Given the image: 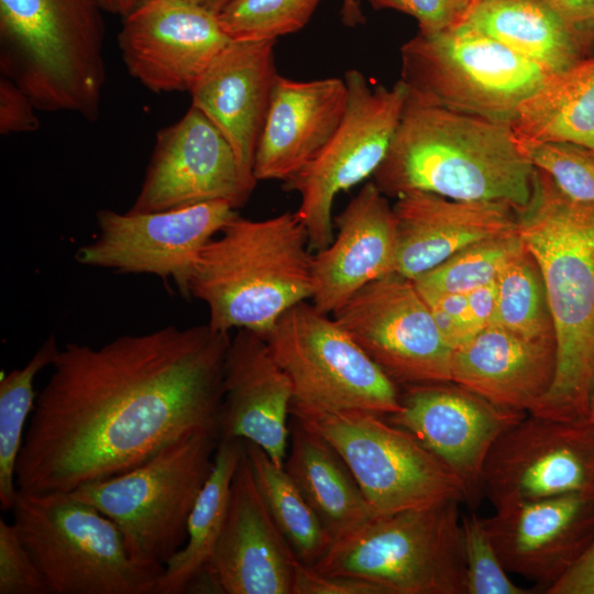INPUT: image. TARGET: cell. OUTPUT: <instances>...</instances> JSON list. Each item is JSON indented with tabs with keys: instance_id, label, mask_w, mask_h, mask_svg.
I'll list each match as a JSON object with an SVG mask.
<instances>
[{
	"instance_id": "d4e9b609",
	"label": "cell",
	"mask_w": 594,
	"mask_h": 594,
	"mask_svg": "<svg viewBox=\"0 0 594 594\" xmlns=\"http://www.w3.org/2000/svg\"><path fill=\"white\" fill-rule=\"evenodd\" d=\"M393 208V273L410 280L473 243L517 232L516 209L501 201H462L417 191L398 197Z\"/></svg>"
},
{
	"instance_id": "5b68a950",
	"label": "cell",
	"mask_w": 594,
	"mask_h": 594,
	"mask_svg": "<svg viewBox=\"0 0 594 594\" xmlns=\"http://www.w3.org/2000/svg\"><path fill=\"white\" fill-rule=\"evenodd\" d=\"M97 0H0V70L46 112L99 117L105 24Z\"/></svg>"
},
{
	"instance_id": "277c9868",
	"label": "cell",
	"mask_w": 594,
	"mask_h": 594,
	"mask_svg": "<svg viewBox=\"0 0 594 594\" xmlns=\"http://www.w3.org/2000/svg\"><path fill=\"white\" fill-rule=\"evenodd\" d=\"M312 255L297 212L252 220L237 215L200 251L189 297L220 332L266 336L290 308L311 298Z\"/></svg>"
},
{
	"instance_id": "7a4b0ae2",
	"label": "cell",
	"mask_w": 594,
	"mask_h": 594,
	"mask_svg": "<svg viewBox=\"0 0 594 594\" xmlns=\"http://www.w3.org/2000/svg\"><path fill=\"white\" fill-rule=\"evenodd\" d=\"M517 232L543 278L556 340L552 384L529 413L587 419L594 385V205L565 196L536 168Z\"/></svg>"
},
{
	"instance_id": "e0dca14e",
	"label": "cell",
	"mask_w": 594,
	"mask_h": 594,
	"mask_svg": "<svg viewBox=\"0 0 594 594\" xmlns=\"http://www.w3.org/2000/svg\"><path fill=\"white\" fill-rule=\"evenodd\" d=\"M402 388V409L385 417L457 475L465 503L475 508L483 498L481 475L493 444L527 414L498 407L453 382Z\"/></svg>"
},
{
	"instance_id": "f35d334b",
	"label": "cell",
	"mask_w": 594,
	"mask_h": 594,
	"mask_svg": "<svg viewBox=\"0 0 594 594\" xmlns=\"http://www.w3.org/2000/svg\"><path fill=\"white\" fill-rule=\"evenodd\" d=\"M375 10H395L418 22L421 33H436L462 21L459 0H367Z\"/></svg>"
},
{
	"instance_id": "7402d4cb",
	"label": "cell",
	"mask_w": 594,
	"mask_h": 594,
	"mask_svg": "<svg viewBox=\"0 0 594 594\" xmlns=\"http://www.w3.org/2000/svg\"><path fill=\"white\" fill-rule=\"evenodd\" d=\"M334 227L331 243L312 255L311 304L328 315L393 273L397 249L394 208L373 180L334 218Z\"/></svg>"
},
{
	"instance_id": "2e32d148",
	"label": "cell",
	"mask_w": 594,
	"mask_h": 594,
	"mask_svg": "<svg viewBox=\"0 0 594 594\" xmlns=\"http://www.w3.org/2000/svg\"><path fill=\"white\" fill-rule=\"evenodd\" d=\"M257 180L241 168L218 128L191 106L174 124L161 129L132 212L169 210L208 201L235 209Z\"/></svg>"
},
{
	"instance_id": "7dc6e473",
	"label": "cell",
	"mask_w": 594,
	"mask_h": 594,
	"mask_svg": "<svg viewBox=\"0 0 594 594\" xmlns=\"http://www.w3.org/2000/svg\"><path fill=\"white\" fill-rule=\"evenodd\" d=\"M189 1L218 15L224 8H227L230 3H232L235 0H189Z\"/></svg>"
},
{
	"instance_id": "e575fe53",
	"label": "cell",
	"mask_w": 594,
	"mask_h": 594,
	"mask_svg": "<svg viewBox=\"0 0 594 594\" xmlns=\"http://www.w3.org/2000/svg\"><path fill=\"white\" fill-rule=\"evenodd\" d=\"M320 0H235L218 19L232 41H276L301 30Z\"/></svg>"
},
{
	"instance_id": "3957f363",
	"label": "cell",
	"mask_w": 594,
	"mask_h": 594,
	"mask_svg": "<svg viewBox=\"0 0 594 594\" xmlns=\"http://www.w3.org/2000/svg\"><path fill=\"white\" fill-rule=\"evenodd\" d=\"M536 167L509 124L408 96L388 153L373 175L387 197L431 193L453 200H530Z\"/></svg>"
},
{
	"instance_id": "ba28073f",
	"label": "cell",
	"mask_w": 594,
	"mask_h": 594,
	"mask_svg": "<svg viewBox=\"0 0 594 594\" xmlns=\"http://www.w3.org/2000/svg\"><path fill=\"white\" fill-rule=\"evenodd\" d=\"M218 442L209 432L189 435L130 471L69 493L118 525L135 562L163 572L186 543L188 518Z\"/></svg>"
},
{
	"instance_id": "f1b7e54d",
	"label": "cell",
	"mask_w": 594,
	"mask_h": 594,
	"mask_svg": "<svg viewBox=\"0 0 594 594\" xmlns=\"http://www.w3.org/2000/svg\"><path fill=\"white\" fill-rule=\"evenodd\" d=\"M519 142H564L594 153V53L551 74L510 123Z\"/></svg>"
},
{
	"instance_id": "9c48e42d",
	"label": "cell",
	"mask_w": 594,
	"mask_h": 594,
	"mask_svg": "<svg viewBox=\"0 0 594 594\" xmlns=\"http://www.w3.org/2000/svg\"><path fill=\"white\" fill-rule=\"evenodd\" d=\"M400 63L408 96L509 125L551 75L464 21L418 32L400 47Z\"/></svg>"
},
{
	"instance_id": "ab89813d",
	"label": "cell",
	"mask_w": 594,
	"mask_h": 594,
	"mask_svg": "<svg viewBox=\"0 0 594 594\" xmlns=\"http://www.w3.org/2000/svg\"><path fill=\"white\" fill-rule=\"evenodd\" d=\"M292 594H387V592L378 584L363 579L321 574L298 560Z\"/></svg>"
},
{
	"instance_id": "60d3db41",
	"label": "cell",
	"mask_w": 594,
	"mask_h": 594,
	"mask_svg": "<svg viewBox=\"0 0 594 594\" xmlns=\"http://www.w3.org/2000/svg\"><path fill=\"white\" fill-rule=\"evenodd\" d=\"M37 109L30 97L11 79L0 76V133L34 132L40 128Z\"/></svg>"
},
{
	"instance_id": "83f0119b",
	"label": "cell",
	"mask_w": 594,
	"mask_h": 594,
	"mask_svg": "<svg viewBox=\"0 0 594 594\" xmlns=\"http://www.w3.org/2000/svg\"><path fill=\"white\" fill-rule=\"evenodd\" d=\"M462 21L549 74L591 55L544 0H476Z\"/></svg>"
},
{
	"instance_id": "30bf717a",
	"label": "cell",
	"mask_w": 594,
	"mask_h": 594,
	"mask_svg": "<svg viewBox=\"0 0 594 594\" xmlns=\"http://www.w3.org/2000/svg\"><path fill=\"white\" fill-rule=\"evenodd\" d=\"M290 417L322 436L339 452L375 517L447 499L465 503L457 475L415 436L385 416L292 404Z\"/></svg>"
},
{
	"instance_id": "681fc988",
	"label": "cell",
	"mask_w": 594,
	"mask_h": 594,
	"mask_svg": "<svg viewBox=\"0 0 594 594\" xmlns=\"http://www.w3.org/2000/svg\"><path fill=\"white\" fill-rule=\"evenodd\" d=\"M476 0H459L460 2V6H461V9H462V12H463V18H464V14L465 12L468 11V9L470 8V6ZM462 18V20H463Z\"/></svg>"
},
{
	"instance_id": "d590c367",
	"label": "cell",
	"mask_w": 594,
	"mask_h": 594,
	"mask_svg": "<svg viewBox=\"0 0 594 594\" xmlns=\"http://www.w3.org/2000/svg\"><path fill=\"white\" fill-rule=\"evenodd\" d=\"M519 142V141H518ZM534 166L569 198L594 205V153L564 142H519Z\"/></svg>"
},
{
	"instance_id": "ffe728a7",
	"label": "cell",
	"mask_w": 594,
	"mask_h": 594,
	"mask_svg": "<svg viewBox=\"0 0 594 594\" xmlns=\"http://www.w3.org/2000/svg\"><path fill=\"white\" fill-rule=\"evenodd\" d=\"M297 561L257 490L243 450L207 569L221 594H292Z\"/></svg>"
},
{
	"instance_id": "603a6c76",
	"label": "cell",
	"mask_w": 594,
	"mask_h": 594,
	"mask_svg": "<svg viewBox=\"0 0 594 594\" xmlns=\"http://www.w3.org/2000/svg\"><path fill=\"white\" fill-rule=\"evenodd\" d=\"M348 103L344 79L294 80L277 75L257 142L256 180H289L337 131Z\"/></svg>"
},
{
	"instance_id": "cb8c5ba5",
	"label": "cell",
	"mask_w": 594,
	"mask_h": 594,
	"mask_svg": "<svg viewBox=\"0 0 594 594\" xmlns=\"http://www.w3.org/2000/svg\"><path fill=\"white\" fill-rule=\"evenodd\" d=\"M275 43L231 41L189 92L191 106L218 128L233 148L242 170L253 178L255 151L278 75Z\"/></svg>"
},
{
	"instance_id": "8fae6325",
	"label": "cell",
	"mask_w": 594,
	"mask_h": 594,
	"mask_svg": "<svg viewBox=\"0 0 594 594\" xmlns=\"http://www.w3.org/2000/svg\"><path fill=\"white\" fill-rule=\"evenodd\" d=\"M264 339L292 382V404L382 416L402 409L400 388L331 315L307 300L286 311Z\"/></svg>"
},
{
	"instance_id": "f6af8a7d",
	"label": "cell",
	"mask_w": 594,
	"mask_h": 594,
	"mask_svg": "<svg viewBox=\"0 0 594 594\" xmlns=\"http://www.w3.org/2000/svg\"><path fill=\"white\" fill-rule=\"evenodd\" d=\"M102 11L125 18L146 0H97Z\"/></svg>"
},
{
	"instance_id": "7c38bea8",
	"label": "cell",
	"mask_w": 594,
	"mask_h": 594,
	"mask_svg": "<svg viewBox=\"0 0 594 594\" xmlns=\"http://www.w3.org/2000/svg\"><path fill=\"white\" fill-rule=\"evenodd\" d=\"M343 79L348 103L340 125L315 160L283 184L299 195L296 212L315 252L333 240L336 197L373 177L385 160L407 98L400 79L387 88L370 82L358 69L348 70Z\"/></svg>"
},
{
	"instance_id": "c3c4849f",
	"label": "cell",
	"mask_w": 594,
	"mask_h": 594,
	"mask_svg": "<svg viewBox=\"0 0 594 594\" xmlns=\"http://www.w3.org/2000/svg\"><path fill=\"white\" fill-rule=\"evenodd\" d=\"M587 419L594 425V385L591 394Z\"/></svg>"
},
{
	"instance_id": "4316f807",
	"label": "cell",
	"mask_w": 594,
	"mask_h": 594,
	"mask_svg": "<svg viewBox=\"0 0 594 594\" xmlns=\"http://www.w3.org/2000/svg\"><path fill=\"white\" fill-rule=\"evenodd\" d=\"M284 469L333 541L375 518L339 452L294 418Z\"/></svg>"
},
{
	"instance_id": "f546056e",
	"label": "cell",
	"mask_w": 594,
	"mask_h": 594,
	"mask_svg": "<svg viewBox=\"0 0 594 594\" xmlns=\"http://www.w3.org/2000/svg\"><path fill=\"white\" fill-rule=\"evenodd\" d=\"M242 440L219 439L213 468L187 522L184 547L168 560L154 594H185L209 564L224 522L230 488L243 453Z\"/></svg>"
},
{
	"instance_id": "1f68e13d",
	"label": "cell",
	"mask_w": 594,
	"mask_h": 594,
	"mask_svg": "<svg viewBox=\"0 0 594 594\" xmlns=\"http://www.w3.org/2000/svg\"><path fill=\"white\" fill-rule=\"evenodd\" d=\"M58 349L51 334L25 366L15 369L0 381V508L10 512L18 492L15 466L23 444L28 417L33 413L37 395L36 375L52 365Z\"/></svg>"
},
{
	"instance_id": "836d02e7",
	"label": "cell",
	"mask_w": 594,
	"mask_h": 594,
	"mask_svg": "<svg viewBox=\"0 0 594 594\" xmlns=\"http://www.w3.org/2000/svg\"><path fill=\"white\" fill-rule=\"evenodd\" d=\"M518 232L473 243L414 282L425 300L446 294H466L496 280L521 248Z\"/></svg>"
},
{
	"instance_id": "7bdbcfd3",
	"label": "cell",
	"mask_w": 594,
	"mask_h": 594,
	"mask_svg": "<svg viewBox=\"0 0 594 594\" xmlns=\"http://www.w3.org/2000/svg\"><path fill=\"white\" fill-rule=\"evenodd\" d=\"M546 594H594V541L571 570Z\"/></svg>"
},
{
	"instance_id": "44dd1931",
	"label": "cell",
	"mask_w": 594,
	"mask_h": 594,
	"mask_svg": "<svg viewBox=\"0 0 594 594\" xmlns=\"http://www.w3.org/2000/svg\"><path fill=\"white\" fill-rule=\"evenodd\" d=\"M223 387L219 439L251 441L284 468L294 391L264 337L237 330L226 358Z\"/></svg>"
},
{
	"instance_id": "bcb514c9",
	"label": "cell",
	"mask_w": 594,
	"mask_h": 594,
	"mask_svg": "<svg viewBox=\"0 0 594 594\" xmlns=\"http://www.w3.org/2000/svg\"><path fill=\"white\" fill-rule=\"evenodd\" d=\"M341 14L343 22L348 25H356L364 22L360 0H343Z\"/></svg>"
},
{
	"instance_id": "4dcf8cb0",
	"label": "cell",
	"mask_w": 594,
	"mask_h": 594,
	"mask_svg": "<svg viewBox=\"0 0 594 594\" xmlns=\"http://www.w3.org/2000/svg\"><path fill=\"white\" fill-rule=\"evenodd\" d=\"M257 490L296 557L315 565L329 550L332 538L284 468L251 441H242Z\"/></svg>"
},
{
	"instance_id": "ee69618b",
	"label": "cell",
	"mask_w": 594,
	"mask_h": 594,
	"mask_svg": "<svg viewBox=\"0 0 594 594\" xmlns=\"http://www.w3.org/2000/svg\"><path fill=\"white\" fill-rule=\"evenodd\" d=\"M469 310L479 331L490 326L496 308V280L466 293Z\"/></svg>"
},
{
	"instance_id": "b9f144b4",
	"label": "cell",
	"mask_w": 594,
	"mask_h": 594,
	"mask_svg": "<svg viewBox=\"0 0 594 594\" xmlns=\"http://www.w3.org/2000/svg\"><path fill=\"white\" fill-rule=\"evenodd\" d=\"M588 54L594 53V0H544Z\"/></svg>"
},
{
	"instance_id": "6da1fadb",
	"label": "cell",
	"mask_w": 594,
	"mask_h": 594,
	"mask_svg": "<svg viewBox=\"0 0 594 594\" xmlns=\"http://www.w3.org/2000/svg\"><path fill=\"white\" fill-rule=\"evenodd\" d=\"M230 333L208 322L67 343L37 395L15 466L26 492L120 475L196 432L219 437Z\"/></svg>"
},
{
	"instance_id": "d6a6232c",
	"label": "cell",
	"mask_w": 594,
	"mask_h": 594,
	"mask_svg": "<svg viewBox=\"0 0 594 594\" xmlns=\"http://www.w3.org/2000/svg\"><path fill=\"white\" fill-rule=\"evenodd\" d=\"M491 324L528 339L554 340L543 278L525 243L496 278V308Z\"/></svg>"
},
{
	"instance_id": "4fadbf2b",
	"label": "cell",
	"mask_w": 594,
	"mask_h": 594,
	"mask_svg": "<svg viewBox=\"0 0 594 594\" xmlns=\"http://www.w3.org/2000/svg\"><path fill=\"white\" fill-rule=\"evenodd\" d=\"M237 215L226 201L154 212L100 209L98 233L77 250L76 260L86 266L170 279L187 298L200 251Z\"/></svg>"
},
{
	"instance_id": "d6986e66",
	"label": "cell",
	"mask_w": 594,
	"mask_h": 594,
	"mask_svg": "<svg viewBox=\"0 0 594 594\" xmlns=\"http://www.w3.org/2000/svg\"><path fill=\"white\" fill-rule=\"evenodd\" d=\"M509 573L546 593L594 541V492L562 494L495 508L483 518Z\"/></svg>"
},
{
	"instance_id": "8d00e7d4",
	"label": "cell",
	"mask_w": 594,
	"mask_h": 594,
	"mask_svg": "<svg viewBox=\"0 0 594 594\" xmlns=\"http://www.w3.org/2000/svg\"><path fill=\"white\" fill-rule=\"evenodd\" d=\"M466 566V594H530L508 576L483 518L472 510L461 516Z\"/></svg>"
},
{
	"instance_id": "ac0fdd59",
	"label": "cell",
	"mask_w": 594,
	"mask_h": 594,
	"mask_svg": "<svg viewBox=\"0 0 594 594\" xmlns=\"http://www.w3.org/2000/svg\"><path fill=\"white\" fill-rule=\"evenodd\" d=\"M231 41L217 14L189 0H146L118 34L129 74L155 94L190 92Z\"/></svg>"
},
{
	"instance_id": "74e56055",
	"label": "cell",
	"mask_w": 594,
	"mask_h": 594,
	"mask_svg": "<svg viewBox=\"0 0 594 594\" xmlns=\"http://www.w3.org/2000/svg\"><path fill=\"white\" fill-rule=\"evenodd\" d=\"M0 594H50L13 524L0 519Z\"/></svg>"
},
{
	"instance_id": "5bb4252c",
	"label": "cell",
	"mask_w": 594,
	"mask_h": 594,
	"mask_svg": "<svg viewBox=\"0 0 594 594\" xmlns=\"http://www.w3.org/2000/svg\"><path fill=\"white\" fill-rule=\"evenodd\" d=\"M332 317L399 388L452 382L453 349L413 280L380 277Z\"/></svg>"
},
{
	"instance_id": "9a60e30c",
	"label": "cell",
	"mask_w": 594,
	"mask_h": 594,
	"mask_svg": "<svg viewBox=\"0 0 594 594\" xmlns=\"http://www.w3.org/2000/svg\"><path fill=\"white\" fill-rule=\"evenodd\" d=\"M481 488L495 508L594 492V425L527 414L493 444Z\"/></svg>"
},
{
	"instance_id": "8992f818",
	"label": "cell",
	"mask_w": 594,
	"mask_h": 594,
	"mask_svg": "<svg viewBox=\"0 0 594 594\" xmlns=\"http://www.w3.org/2000/svg\"><path fill=\"white\" fill-rule=\"evenodd\" d=\"M10 512L50 594H154L162 572L135 562L118 525L94 506L18 488Z\"/></svg>"
},
{
	"instance_id": "52a82bcc",
	"label": "cell",
	"mask_w": 594,
	"mask_h": 594,
	"mask_svg": "<svg viewBox=\"0 0 594 594\" xmlns=\"http://www.w3.org/2000/svg\"><path fill=\"white\" fill-rule=\"evenodd\" d=\"M461 504L375 517L334 540L312 568L373 582L387 594H466Z\"/></svg>"
},
{
	"instance_id": "484cf974",
	"label": "cell",
	"mask_w": 594,
	"mask_h": 594,
	"mask_svg": "<svg viewBox=\"0 0 594 594\" xmlns=\"http://www.w3.org/2000/svg\"><path fill=\"white\" fill-rule=\"evenodd\" d=\"M556 341L490 324L453 350L451 381L485 400L529 414L549 391Z\"/></svg>"
}]
</instances>
